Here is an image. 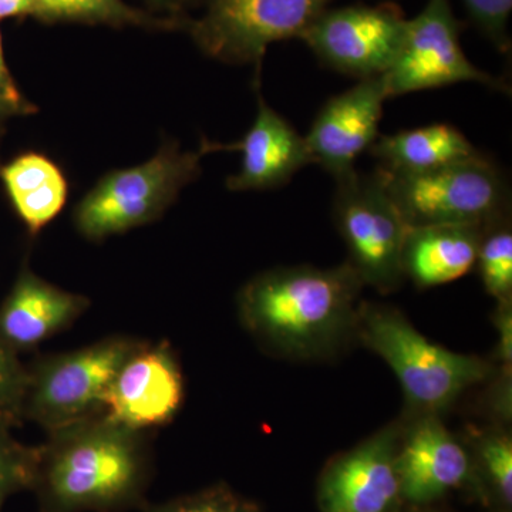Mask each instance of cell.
I'll list each match as a JSON object with an SVG mask.
<instances>
[{"label": "cell", "instance_id": "d6986e66", "mask_svg": "<svg viewBox=\"0 0 512 512\" xmlns=\"http://www.w3.org/2000/svg\"><path fill=\"white\" fill-rule=\"evenodd\" d=\"M369 153L392 173L416 174L481 156L468 138L451 124L380 134Z\"/></svg>", "mask_w": 512, "mask_h": 512}, {"label": "cell", "instance_id": "cb8c5ba5", "mask_svg": "<svg viewBox=\"0 0 512 512\" xmlns=\"http://www.w3.org/2000/svg\"><path fill=\"white\" fill-rule=\"evenodd\" d=\"M28 366L20 362L18 353L0 340V424L10 429L18 427L23 419Z\"/></svg>", "mask_w": 512, "mask_h": 512}, {"label": "cell", "instance_id": "6da1fadb", "mask_svg": "<svg viewBox=\"0 0 512 512\" xmlns=\"http://www.w3.org/2000/svg\"><path fill=\"white\" fill-rule=\"evenodd\" d=\"M363 282L348 261L335 268L281 266L238 293L242 326L269 355L325 360L356 340Z\"/></svg>", "mask_w": 512, "mask_h": 512}, {"label": "cell", "instance_id": "e0dca14e", "mask_svg": "<svg viewBox=\"0 0 512 512\" xmlns=\"http://www.w3.org/2000/svg\"><path fill=\"white\" fill-rule=\"evenodd\" d=\"M480 225L407 227L403 245L404 278L420 289L436 288L466 276L476 266Z\"/></svg>", "mask_w": 512, "mask_h": 512}, {"label": "cell", "instance_id": "ba28073f", "mask_svg": "<svg viewBox=\"0 0 512 512\" xmlns=\"http://www.w3.org/2000/svg\"><path fill=\"white\" fill-rule=\"evenodd\" d=\"M330 0H208L207 12L187 20L190 32L205 55L227 63L261 66L275 42L305 32Z\"/></svg>", "mask_w": 512, "mask_h": 512}, {"label": "cell", "instance_id": "5b68a950", "mask_svg": "<svg viewBox=\"0 0 512 512\" xmlns=\"http://www.w3.org/2000/svg\"><path fill=\"white\" fill-rule=\"evenodd\" d=\"M140 340L113 336L62 355L43 356L28 366L23 419L50 433L104 416L114 376Z\"/></svg>", "mask_w": 512, "mask_h": 512}, {"label": "cell", "instance_id": "9c48e42d", "mask_svg": "<svg viewBox=\"0 0 512 512\" xmlns=\"http://www.w3.org/2000/svg\"><path fill=\"white\" fill-rule=\"evenodd\" d=\"M383 80L389 99L467 82L508 92L504 80L467 59L450 0H429L416 18L407 19L399 52Z\"/></svg>", "mask_w": 512, "mask_h": 512}, {"label": "cell", "instance_id": "f1b7e54d", "mask_svg": "<svg viewBox=\"0 0 512 512\" xmlns=\"http://www.w3.org/2000/svg\"><path fill=\"white\" fill-rule=\"evenodd\" d=\"M35 15V0H0V20Z\"/></svg>", "mask_w": 512, "mask_h": 512}, {"label": "cell", "instance_id": "30bf717a", "mask_svg": "<svg viewBox=\"0 0 512 512\" xmlns=\"http://www.w3.org/2000/svg\"><path fill=\"white\" fill-rule=\"evenodd\" d=\"M406 22L394 5L326 9L299 39L330 69L359 80L372 79L392 66Z\"/></svg>", "mask_w": 512, "mask_h": 512}, {"label": "cell", "instance_id": "3957f363", "mask_svg": "<svg viewBox=\"0 0 512 512\" xmlns=\"http://www.w3.org/2000/svg\"><path fill=\"white\" fill-rule=\"evenodd\" d=\"M356 340L393 370L404 394V420L439 416L471 387L493 377V362L431 342L394 306L360 303Z\"/></svg>", "mask_w": 512, "mask_h": 512}, {"label": "cell", "instance_id": "8fae6325", "mask_svg": "<svg viewBox=\"0 0 512 512\" xmlns=\"http://www.w3.org/2000/svg\"><path fill=\"white\" fill-rule=\"evenodd\" d=\"M403 421L333 458L319 483L322 512H392L400 498L396 454Z\"/></svg>", "mask_w": 512, "mask_h": 512}, {"label": "cell", "instance_id": "8992f818", "mask_svg": "<svg viewBox=\"0 0 512 512\" xmlns=\"http://www.w3.org/2000/svg\"><path fill=\"white\" fill-rule=\"evenodd\" d=\"M202 156L201 150L183 153L170 144L147 163L111 171L77 205L76 228L84 237L100 241L157 220L200 174Z\"/></svg>", "mask_w": 512, "mask_h": 512}, {"label": "cell", "instance_id": "ac0fdd59", "mask_svg": "<svg viewBox=\"0 0 512 512\" xmlns=\"http://www.w3.org/2000/svg\"><path fill=\"white\" fill-rule=\"evenodd\" d=\"M0 180L13 210L32 235L62 212L69 184L62 168L40 153H25L0 167Z\"/></svg>", "mask_w": 512, "mask_h": 512}, {"label": "cell", "instance_id": "f546056e", "mask_svg": "<svg viewBox=\"0 0 512 512\" xmlns=\"http://www.w3.org/2000/svg\"><path fill=\"white\" fill-rule=\"evenodd\" d=\"M36 111L35 106H20V104L13 103L6 99V97L0 96V123L8 117L18 116V114H29Z\"/></svg>", "mask_w": 512, "mask_h": 512}, {"label": "cell", "instance_id": "7402d4cb", "mask_svg": "<svg viewBox=\"0 0 512 512\" xmlns=\"http://www.w3.org/2000/svg\"><path fill=\"white\" fill-rule=\"evenodd\" d=\"M468 443L474 447L478 464L505 507L512 504V439L507 426L478 429L468 427Z\"/></svg>", "mask_w": 512, "mask_h": 512}, {"label": "cell", "instance_id": "9a60e30c", "mask_svg": "<svg viewBox=\"0 0 512 512\" xmlns=\"http://www.w3.org/2000/svg\"><path fill=\"white\" fill-rule=\"evenodd\" d=\"M241 151L242 163L237 174L227 180L228 190H271L291 181L293 175L312 164L311 154L295 127L278 111L265 103L258 93V113L248 133L229 146L204 143L201 151Z\"/></svg>", "mask_w": 512, "mask_h": 512}, {"label": "cell", "instance_id": "5bb4252c", "mask_svg": "<svg viewBox=\"0 0 512 512\" xmlns=\"http://www.w3.org/2000/svg\"><path fill=\"white\" fill-rule=\"evenodd\" d=\"M396 471L402 498L427 504L466 483L473 473V458L441 417H417L403 421Z\"/></svg>", "mask_w": 512, "mask_h": 512}, {"label": "cell", "instance_id": "ffe728a7", "mask_svg": "<svg viewBox=\"0 0 512 512\" xmlns=\"http://www.w3.org/2000/svg\"><path fill=\"white\" fill-rule=\"evenodd\" d=\"M33 18L46 23L70 22L107 25L113 28L140 26L148 29L185 28L187 20L156 18L127 5L124 0H35Z\"/></svg>", "mask_w": 512, "mask_h": 512}, {"label": "cell", "instance_id": "484cf974", "mask_svg": "<svg viewBox=\"0 0 512 512\" xmlns=\"http://www.w3.org/2000/svg\"><path fill=\"white\" fill-rule=\"evenodd\" d=\"M471 18L500 52L510 50L508 20L512 0H463Z\"/></svg>", "mask_w": 512, "mask_h": 512}, {"label": "cell", "instance_id": "52a82bcc", "mask_svg": "<svg viewBox=\"0 0 512 512\" xmlns=\"http://www.w3.org/2000/svg\"><path fill=\"white\" fill-rule=\"evenodd\" d=\"M333 218L348 248V262L363 285L397 291L404 281L402 256L407 225L387 194L382 178L352 174L338 178Z\"/></svg>", "mask_w": 512, "mask_h": 512}, {"label": "cell", "instance_id": "836d02e7", "mask_svg": "<svg viewBox=\"0 0 512 512\" xmlns=\"http://www.w3.org/2000/svg\"><path fill=\"white\" fill-rule=\"evenodd\" d=\"M0 136H2V131H0Z\"/></svg>", "mask_w": 512, "mask_h": 512}, {"label": "cell", "instance_id": "d4e9b609", "mask_svg": "<svg viewBox=\"0 0 512 512\" xmlns=\"http://www.w3.org/2000/svg\"><path fill=\"white\" fill-rule=\"evenodd\" d=\"M146 512H256L254 505L242 500L224 485L208 488L184 497L148 507Z\"/></svg>", "mask_w": 512, "mask_h": 512}, {"label": "cell", "instance_id": "44dd1931", "mask_svg": "<svg viewBox=\"0 0 512 512\" xmlns=\"http://www.w3.org/2000/svg\"><path fill=\"white\" fill-rule=\"evenodd\" d=\"M478 274L495 301H512V229L510 217L484 225L476 259Z\"/></svg>", "mask_w": 512, "mask_h": 512}, {"label": "cell", "instance_id": "4fadbf2b", "mask_svg": "<svg viewBox=\"0 0 512 512\" xmlns=\"http://www.w3.org/2000/svg\"><path fill=\"white\" fill-rule=\"evenodd\" d=\"M389 100L383 76L359 80L346 92L330 97L305 136L312 164L335 180L356 171V160L375 144Z\"/></svg>", "mask_w": 512, "mask_h": 512}, {"label": "cell", "instance_id": "603a6c76", "mask_svg": "<svg viewBox=\"0 0 512 512\" xmlns=\"http://www.w3.org/2000/svg\"><path fill=\"white\" fill-rule=\"evenodd\" d=\"M0 424V505L10 495L32 490L35 481L39 447L20 443Z\"/></svg>", "mask_w": 512, "mask_h": 512}, {"label": "cell", "instance_id": "4dcf8cb0", "mask_svg": "<svg viewBox=\"0 0 512 512\" xmlns=\"http://www.w3.org/2000/svg\"><path fill=\"white\" fill-rule=\"evenodd\" d=\"M197 2H202V0H161V3H165V5L171 6V8L175 10L181 9L185 5H191V3Z\"/></svg>", "mask_w": 512, "mask_h": 512}, {"label": "cell", "instance_id": "1f68e13d", "mask_svg": "<svg viewBox=\"0 0 512 512\" xmlns=\"http://www.w3.org/2000/svg\"><path fill=\"white\" fill-rule=\"evenodd\" d=\"M154 2H158V3H161V0H154Z\"/></svg>", "mask_w": 512, "mask_h": 512}, {"label": "cell", "instance_id": "83f0119b", "mask_svg": "<svg viewBox=\"0 0 512 512\" xmlns=\"http://www.w3.org/2000/svg\"><path fill=\"white\" fill-rule=\"evenodd\" d=\"M0 96L6 97V99L13 101V103L20 104V106H32L29 101L23 99L18 84L13 79L8 64H6L2 33H0Z\"/></svg>", "mask_w": 512, "mask_h": 512}, {"label": "cell", "instance_id": "277c9868", "mask_svg": "<svg viewBox=\"0 0 512 512\" xmlns=\"http://www.w3.org/2000/svg\"><path fill=\"white\" fill-rule=\"evenodd\" d=\"M376 171L407 227H484L510 215L507 181L484 156L424 173H392L382 167Z\"/></svg>", "mask_w": 512, "mask_h": 512}, {"label": "cell", "instance_id": "2e32d148", "mask_svg": "<svg viewBox=\"0 0 512 512\" xmlns=\"http://www.w3.org/2000/svg\"><path fill=\"white\" fill-rule=\"evenodd\" d=\"M89 305L86 296L49 284L25 265L0 305V340L19 355L69 328Z\"/></svg>", "mask_w": 512, "mask_h": 512}, {"label": "cell", "instance_id": "7c38bea8", "mask_svg": "<svg viewBox=\"0 0 512 512\" xmlns=\"http://www.w3.org/2000/svg\"><path fill=\"white\" fill-rule=\"evenodd\" d=\"M183 400V372L173 349L167 343L141 342L114 376L104 416L143 431L170 423Z\"/></svg>", "mask_w": 512, "mask_h": 512}, {"label": "cell", "instance_id": "7a4b0ae2", "mask_svg": "<svg viewBox=\"0 0 512 512\" xmlns=\"http://www.w3.org/2000/svg\"><path fill=\"white\" fill-rule=\"evenodd\" d=\"M47 434L30 490L40 512H117L143 504L151 457L141 431L100 416Z\"/></svg>", "mask_w": 512, "mask_h": 512}, {"label": "cell", "instance_id": "4316f807", "mask_svg": "<svg viewBox=\"0 0 512 512\" xmlns=\"http://www.w3.org/2000/svg\"><path fill=\"white\" fill-rule=\"evenodd\" d=\"M493 322L497 330L495 367L503 372H512V301L497 302Z\"/></svg>", "mask_w": 512, "mask_h": 512}, {"label": "cell", "instance_id": "d6a6232c", "mask_svg": "<svg viewBox=\"0 0 512 512\" xmlns=\"http://www.w3.org/2000/svg\"><path fill=\"white\" fill-rule=\"evenodd\" d=\"M0 510H2V505H0Z\"/></svg>", "mask_w": 512, "mask_h": 512}]
</instances>
